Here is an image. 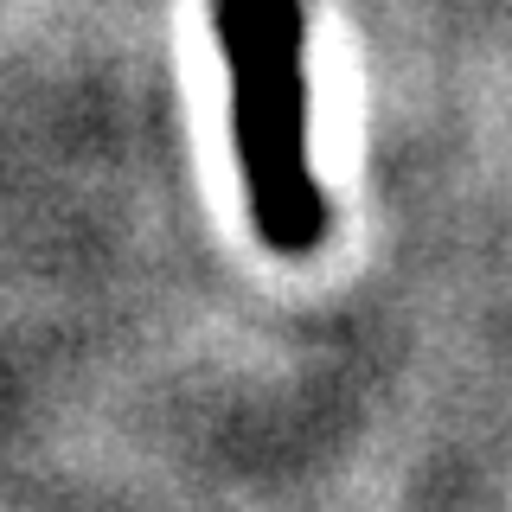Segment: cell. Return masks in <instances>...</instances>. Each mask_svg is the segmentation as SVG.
Masks as SVG:
<instances>
[{"mask_svg":"<svg viewBox=\"0 0 512 512\" xmlns=\"http://www.w3.org/2000/svg\"><path fill=\"white\" fill-rule=\"evenodd\" d=\"M212 20L250 224L276 256H308L327 237V192L308 148V13L301 0H212Z\"/></svg>","mask_w":512,"mask_h":512,"instance_id":"obj_1","label":"cell"}]
</instances>
